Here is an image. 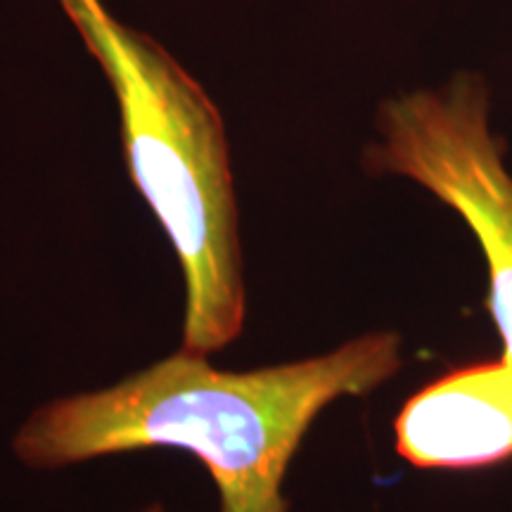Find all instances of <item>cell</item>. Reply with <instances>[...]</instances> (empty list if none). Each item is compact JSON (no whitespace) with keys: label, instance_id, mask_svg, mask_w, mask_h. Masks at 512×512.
<instances>
[{"label":"cell","instance_id":"3","mask_svg":"<svg viewBox=\"0 0 512 512\" xmlns=\"http://www.w3.org/2000/svg\"><path fill=\"white\" fill-rule=\"evenodd\" d=\"M382 145L368 150L377 174L406 176L470 226L489 266V311L512 363V176L489 131V95L477 76L444 91L387 100L377 119Z\"/></svg>","mask_w":512,"mask_h":512},{"label":"cell","instance_id":"5","mask_svg":"<svg viewBox=\"0 0 512 512\" xmlns=\"http://www.w3.org/2000/svg\"><path fill=\"white\" fill-rule=\"evenodd\" d=\"M140 512H164V505L162 503H152V505H147V508L140 510Z\"/></svg>","mask_w":512,"mask_h":512},{"label":"cell","instance_id":"2","mask_svg":"<svg viewBox=\"0 0 512 512\" xmlns=\"http://www.w3.org/2000/svg\"><path fill=\"white\" fill-rule=\"evenodd\" d=\"M112 83L128 174L183 273V349L214 354L245 328L240 214L223 119L202 86L102 0H60Z\"/></svg>","mask_w":512,"mask_h":512},{"label":"cell","instance_id":"4","mask_svg":"<svg viewBox=\"0 0 512 512\" xmlns=\"http://www.w3.org/2000/svg\"><path fill=\"white\" fill-rule=\"evenodd\" d=\"M396 453L422 470H475L512 458V363L451 370L403 403Z\"/></svg>","mask_w":512,"mask_h":512},{"label":"cell","instance_id":"1","mask_svg":"<svg viewBox=\"0 0 512 512\" xmlns=\"http://www.w3.org/2000/svg\"><path fill=\"white\" fill-rule=\"evenodd\" d=\"M399 368L396 332H368L323 356L242 373L181 347L112 387L36 408L12 451L34 470H55L178 448L209 470L219 512H290L287 467L318 415L342 396L373 392Z\"/></svg>","mask_w":512,"mask_h":512}]
</instances>
